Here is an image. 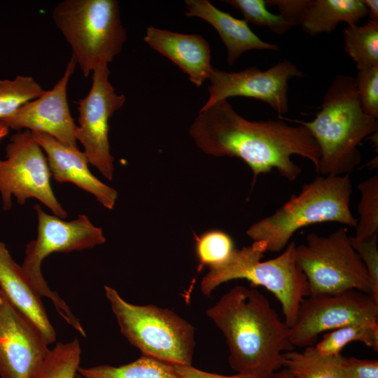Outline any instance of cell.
<instances>
[{
	"mask_svg": "<svg viewBox=\"0 0 378 378\" xmlns=\"http://www.w3.org/2000/svg\"><path fill=\"white\" fill-rule=\"evenodd\" d=\"M80 356V345L77 339L58 343L50 349L33 378H76Z\"/></svg>",
	"mask_w": 378,
	"mask_h": 378,
	"instance_id": "d4e9b609",
	"label": "cell"
},
{
	"mask_svg": "<svg viewBox=\"0 0 378 378\" xmlns=\"http://www.w3.org/2000/svg\"><path fill=\"white\" fill-rule=\"evenodd\" d=\"M350 241L367 270L371 285L370 294L378 302V235L364 239L350 236Z\"/></svg>",
	"mask_w": 378,
	"mask_h": 378,
	"instance_id": "4dcf8cb0",
	"label": "cell"
},
{
	"mask_svg": "<svg viewBox=\"0 0 378 378\" xmlns=\"http://www.w3.org/2000/svg\"><path fill=\"white\" fill-rule=\"evenodd\" d=\"M352 183L349 174L318 176L302 185L300 192L276 211L253 223L246 234L265 243L266 251L281 252L298 230L307 225L339 223L356 228L357 219L350 209Z\"/></svg>",
	"mask_w": 378,
	"mask_h": 378,
	"instance_id": "277c9868",
	"label": "cell"
},
{
	"mask_svg": "<svg viewBox=\"0 0 378 378\" xmlns=\"http://www.w3.org/2000/svg\"><path fill=\"white\" fill-rule=\"evenodd\" d=\"M342 356H322L312 346L303 351H290L283 354V368L295 378H346Z\"/></svg>",
	"mask_w": 378,
	"mask_h": 378,
	"instance_id": "44dd1931",
	"label": "cell"
},
{
	"mask_svg": "<svg viewBox=\"0 0 378 378\" xmlns=\"http://www.w3.org/2000/svg\"><path fill=\"white\" fill-rule=\"evenodd\" d=\"M153 49L165 56L201 87L213 69L209 43L200 35L164 30L150 25L144 37Z\"/></svg>",
	"mask_w": 378,
	"mask_h": 378,
	"instance_id": "e0dca14e",
	"label": "cell"
},
{
	"mask_svg": "<svg viewBox=\"0 0 378 378\" xmlns=\"http://www.w3.org/2000/svg\"><path fill=\"white\" fill-rule=\"evenodd\" d=\"M378 321V302L358 290L309 295L304 298L290 328L293 346H313L323 332L356 323Z\"/></svg>",
	"mask_w": 378,
	"mask_h": 378,
	"instance_id": "8fae6325",
	"label": "cell"
},
{
	"mask_svg": "<svg viewBox=\"0 0 378 378\" xmlns=\"http://www.w3.org/2000/svg\"><path fill=\"white\" fill-rule=\"evenodd\" d=\"M206 315L223 334L237 373L272 378L283 368V354L294 349L290 328L256 289L234 286Z\"/></svg>",
	"mask_w": 378,
	"mask_h": 378,
	"instance_id": "7a4b0ae2",
	"label": "cell"
},
{
	"mask_svg": "<svg viewBox=\"0 0 378 378\" xmlns=\"http://www.w3.org/2000/svg\"><path fill=\"white\" fill-rule=\"evenodd\" d=\"M49 351L41 333L0 290V377L33 378Z\"/></svg>",
	"mask_w": 378,
	"mask_h": 378,
	"instance_id": "5bb4252c",
	"label": "cell"
},
{
	"mask_svg": "<svg viewBox=\"0 0 378 378\" xmlns=\"http://www.w3.org/2000/svg\"><path fill=\"white\" fill-rule=\"evenodd\" d=\"M181 378H261L251 374L237 373L234 375H222L204 372L190 365H172Z\"/></svg>",
	"mask_w": 378,
	"mask_h": 378,
	"instance_id": "d6a6232c",
	"label": "cell"
},
{
	"mask_svg": "<svg viewBox=\"0 0 378 378\" xmlns=\"http://www.w3.org/2000/svg\"><path fill=\"white\" fill-rule=\"evenodd\" d=\"M224 2L239 10L247 23L267 27L276 34H282L291 27L281 15L269 12L265 0H226Z\"/></svg>",
	"mask_w": 378,
	"mask_h": 378,
	"instance_id": "f1b7e54d",
	"label": "cell"
},
{
	"mask_svg": "<svg viewBox=\"0 0 378 378\" xmlns=\"http://www.w3.org/2000/svg\"><path fill=\"white\" fill-rule=\"evenodd\" d=\"M272 378H295L287 370L284 368L275 372Z\"/></svg>",
	"mask_w": 378,
	"mask_h": 378,
	"instance_id": "e575fe53",
	"label": "cell"
},
{
	"mask_svg": "<svg viewBox=\"0 0 378 378\" xmlns=\"http://www.w3.org/2000/svg\"><path fill=\"white\" fill-rule=\"evenodd\" d=\"M295 245L291 241L279 255L265 261H261L267 251L262 241L234 248L223 262L209 267L200 284L201 291L209 297L221 284L234 279L263 286L281 303L284 321L291 328L301 301L309 295L307 278L295 262Z\"/></svg>",
	"mask_w": 378,
	"mask_h": 378,
	"instance_id": "5b68a950",
	"label": "cell"
},
{
	"mask_svg": "<svg viewBox=\"0 0 378 378\" xmlns=\"http://www.w3.org/2000/svg\"><path fill=\"white\" fill-rule=\"evenodd\" d=\"M189 133L204 153L242 160L253 172V183L258 176L274 169L282 177L295 181L302 169L292 155L308 159L316 169L319 161L318 147L306 127L289 125L281 120H246L227 99L202 108Z\"/></svg>",
	"mask_w": 378,
	"mask_h": 378,
	"instance_id": "6da1fadb",
	"label": "cell"
},
{
	"mask_svg": "<svg viewBox=\"0 0 378 378\" xmlns=\"http://www.w3.org/2000/svg\"><path fill=\"white\" fill-rule=\"evenodd\" d=\"M368 9V15L372 21L378 22V1L362 0Z\"/></svg>",
	"mask_w": 378,
	"mask_h": 378,
	"instance_id": "836d02e7",
	"label": "cell"
},
{
	"mask_svg": "<svg viewBox=\"0 0 378 378\" xmlns=\"http://www.w3.org/2000/svg\"><path fill=\"white\" fill-rule=\"evenodd\" d=\"M42 87L29 76H18L14 80H0V120L25 104L45 93Z\"/></svg>",
	"mask_w": 378,
	"mask_h": 378,
	"instance_id": "484cf974",
	"label": "cell"
},
{
	"mask_svg": "<svg viewBox=\"0 0 378 378\" xmlns=\"http://www.w3.org/2000/svg\"><path fill=\"white\" fill-rule=\"evenodd\" d=\"M346 378H378V360L342 356Z\"/></svg>",
	"mask_w": 378,
	"mask_h": 378,
	"instance_id": "1f68e13d",
	"label": "cell"
},
{
	"mask_svg": "<svg viewBox=\"0 0 378 378\" xmlns=\"http://www.w3.org/2000/svg\"><path fill=\"white\" fill-rule=\"evenodd\" d=\"M355 80L362 111L367 115L377 119L378 65L358 70Z\"/></svg>",
	"mask_w": 378,
	"mask_h": 378,
	"instance_id": "f546056e",
	"label": "cell"
},
{
	"mask_svg": "<svg viewBox=\"0 0 378 378\" xmlns=\"http://www.w3.org/2000/svg\"><path fill=\"white\" fill-rule=\"evenodd\" d=\"M92 85L88 94L78 102L79 116L76 136L84 148L88 162L108 180H112L114 158L108 141V121L124 105L125 97L118 94L109 81L107 64L92 71Z\"/></svg>",
	"mask_w": 378,
	"mask_h": 378,
	"instance_id": "7c38bea8",
	"label": "cell"
},
{
	"mask_svg": "<svg viewBox=\"0 0 378 378\" xmlns=\"http://www.w3.org/2000/svg\"><path fill=\"white\" fill-rule=\"evenodd\" d=\"M0 290L10 303L38 330L48 344L55 341V330L48 318L41 295L1 241Z\"/></svg>",
	"mask_w": 378,
	"mask_h": 378,
	"instance_id": "ac0fdd59",
	"label": "cell"
},
{
	"mask_svg": "<svg viewBox=\"0 0 378 378\" xmlns=\"http://www.w3.org/2000/svg\"><path fill=\"white\" fill-rule=\"evenodd\" d=\"M76 65L71 57L64 74L51 90L0 122L8 128L47 134L66 146L78 148L76 136L77 125L70 113L66 92Z\"/></svg>",
	"mask_w": 378,
	"mask_h": 378,
	"instance_id": "9a60e30c",
	"label": "cell"
},
{
	"mask_svg": "<svg viewBox=\"0 0 378 378\" xmlns=\"http://www.w3.org/2000/svg\"><path fill=\"white\" fill-rule=\"evenodd\" d=\"M319 111L310 122L293 120L306 127L320 151L321 176L349 174L361 161L358 148L378 130V121L361 109L355 78L337 75L328 88Z\"/></svg>",
	"mask_w": 378,
	"mask_h": 378,
	"instance_id": "3957f363",
	"label": "cell"
},
{
	"mask_svg": "<svg viewBox=\"0 0 378 378\" xmlns=\"http://www.w3.org/2000/svg\"><path fill=\"white\" fill-rule=\"evenodd\" d=\"M34 209L38 216V236L26 246L22 269L41 296L49 298L67 324L85 337L80 322L64 300L49 288L41 267L43 260L51 253L91 248L104 244L106 238L102 228L92 225L85 215L65 221L55 215L46 214L39 204H36Z\"/></svg>",
	"mask_w": 378,
	"mask_h": 378,
	"instance_id": "ba28073f",
	"label": "cell"
},
{
	"mask_svg": "<svg viewBox=\"0 0 378 378\" xmlns=\"http://www.w3.org/2000/svg\"><path fill=\"white\" fill-rule=\"evenodd\" d=\"M303 76L291 62L284 59L265 71L252 66L238 72L213 68L209 79V97L202 108L232 97H245L267 103L279 114L288 112V80Z\"/></svg>",
	"mask_w": 378,
	"mask_h": 378,
	"instance_id": "4fadbf2b",
	"label": "cell"
},
{
	"mask_svg": "<svg viewBox=\"0 0 378 378\" xmlns=\"http://www.w3.org/2000/svg\"><path fill=\"white\" fill-rule=\"evenodd\" d=\"M233 249V241L225 232L214 230L197 237L195 253L199 261L198 272L206 265L211 267L223 262Z\"/></svg>",
	"mask_w": 378,
	"mask_h": 378,
	"instance_id": "83f0119b",
	"label": "cell"
},
{
	"mask_svg": "<svg viewBox=\"0 0 378 378\" xmlns=\"http://www.w3.org/2000/svg\"><path fill=\"white\" fill-rule=\"evenodd\" d=\"M52 18L85 77L111 62L127 39L116 0H65L54 8Z\"/></svg>",
	"mask_w": 378,
	"mask_h": 378,
	"instance_id": "8992f818",
	"label": "cell"
},
{
	"mask_svg": "<svg viewBox=\"0 0 378 378\" xmlns=\"http://www.w3.org/2000/svg\"><path fill=\"white\" fill-rule=\"evenodd\" d=\"M344 49L358 70L378 65V22L348 25L342 32Z\"/></svg>",
	"mask_w": 378,
	"mask_h": 378,
	"instance_id": "cb8c5ba5",
	"label": "cell"
},
{
	"mask_svg": "<svg viewBox=\"0 0 378 378\" xmlns=\"http://www.w3.org/2000/svg\"><path fill=\"white\" fill-rule=\"evenodd\" d=\"M8 130L9 128L6 125L0 122V140L6 136Z\"/></svg>",
	"mask_w": 378,
	"mask_h": 378,
	"instance_id": "d590c367",
	"label": "cell"
},
{
	"mask_svg": "<svg viewBox=\"0 0 378 378\" xmlns=\"http://www.w3.org/2000/svg\"><path fill=\"white\" fill-rule=\"evenodd\" d=\"M185 4L187 16L200 18L217 31L227 48V61L230 65L248 50H279L277 45L261 40L244 20L219 10L207 0H186Z\"/></svg>",
	"mask_w": 378,
	"mask_h": 378,
	"instance_id": "d6986e66",
	"label": "cell"
},
{
	"mask_svg": "<svg viewBox=\"0 0 378 378\" xmlns=\"http://www.w3.org/2000/svg\"><path fill=\"white\" fill-rule=\"evenodd\" d=\"M76 378H83V377L78 373Z\"/></svg>",
	"mask_w": 378,
	"mask_h": 378,
	"instance_id": "8d00e7d4",
	"label": "cell"
},
{
	"mask_svg": "<svg viewBox=\"0 0 378 378\" xmlns=\"http://www.w3.org/2000/svg\"><path fill=\"white\" fill-rule=\"evenodd\" d=\"M120 330L142 356L172 365H190L195 347V328L174 312L155 305H136L104 286Z\"/></svg>",
	"mask_w": 378,
	"mask_h": 378,
	"instance_id": "52a82bcc",
	"label": "cell"
},
{
	"mask_svg": "<svg viewBox=\"0 0 378 378\" xmlns=\"http://www.w3.org/2000/svg\"><path fill=\"white\" fill-rule=\"evenodd\" d=\"M367 15L362 0H304L299 25L307 34L315 36L331 32L341 22L357 24Z\"/></svg>",
	"mask_w": 378,
	"mask_h": 378,
	"instance_id": "ffe728a7",
	"label": "cell"
},
{
	"mask_svg": "<svg viewBox=\"0 0 378 378\" xmlns=\"http://www.w3.org/2000/svg\"><path fill=\"white\" fill-rule=\"evenodd\" d=\"M295 259L307 278L309 295L351 289L371 293L367 270L346 228L328 236L309 233L304 244L295 245Z\"/></svg>",
	"mask_w": 378,
	"mask_h": 378,
	"instance_id": "9c48e42d",
	"label": "cell"
},
{
	"mask_svg": "<svg viewBox=\"0 0 378 378\" xmlns=\"http://www.w3.org/2000/svg\"><path fill=\"white\" fill-rule=\"evenodd\" d=\"M31 132L46 153L51 175L57 182L74 183L93 195L106 209L113 208L118 198L117 191L91 173L83 152L79 148L66 146L47 134Z\"/></svg>",
	"mask_w": 378,
	"mask_h": 378,
	"instance_id": "2e32d148",
	"label": "cell"
},
{
	"mask_svg": "<svg viewBox=\"0 0 378 378\" xmlns=\"http://www.w3.org/2000/svg\"><path fill=\"white\" fill-rule=\"evenodd\" d=\"M43 149L30 130L13 134L6 147L5 160L0 159V193L3 209L12 206L11 197L23 205L36 198L57 217L67 213L57 201L50 186L51 173Z\"/></svg>",
	"mask_w": 378,
	"mask_h": 378,
	"instance_id": "30bf717a",
	"label": "cell"
},
{
	"mask_svg": "<svg viewBox=\"0 0 378 378\" xmlns=\"http://www.w3.org/2000/svg\"><path fill=\"white\" fill-rule=\"evenodd\" d=\"M361 197L358 204L356 234L358 239L378 235V175L374 174L358 185Z\"/></svg>",
	"mask_w": 378,
	"mask_h": 378,
	"instance_id": "4316f807",
	"label": "cell"
},
{
	"mask_svg": "<svg viewBox=\"0 0 378 378\" xmlns=\"http://www.w3.org/2000/svg\"><path fill=\"white\" fill-rule=\"evenodd\" d=\"M353 342H360L377 352L378 321L352 323L327 332L320 342L312 346L320 355L336 356Z\"/></svg>",
	"mask_w": 378,
	"mask_h": 378,
	"instance_id": "603a6c76",
	"label": "cell"
},
{
	"mask_svg": "<svg viewBox=\"0 0 378 378\" xmlns=\"http://www.w3.org/2000/svg\"><path fill=\"white\" fill-rule=\"evenodd\" d=\"M78 374L83 378H181L172 365L145 356L120 366L80 367Z\"/></svg>",
	"mask_w": 378,
	"mask_h": 378,
	"instance_id": "7402d4cb",
	"label": "cell"
}]
</instances>
